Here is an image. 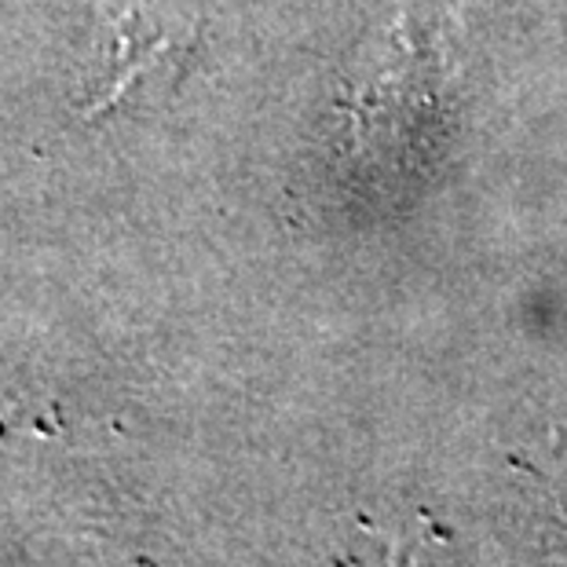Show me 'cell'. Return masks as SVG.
<instances>
[{
  "label": "cell",
  "mask_w": 567,
  "mask_h": 567,
  "mask_svg": "<svg viewBox=\"0 0 567 567\" xmlns=\"http://www.w3.org/2000/svg\"><path fill=\"white\" fill-rule=\"evenodd\" d=\"M132 44H136V30H122V52H128V55H136V48H132ZM132 78H136V63H128V66L122 70V74H117V78H114V92H111V100H114V95H117V92H122V89H125V84H128Z\"/></svg>",
  "instance_id": "6da1fadb"
}]
</instances>
